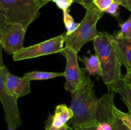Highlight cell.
<instances>
[{
  "mask_svg": "<svg viewBox=\"0 0 131 130\" xmlns=\"http://www.w3.org/2000/svg\"><path fill=\"white\" fill-rule=\"evenodd\" d=\"M93 87L90 77L86 75L81 85L71 93L70 108L74 115L69 122L74 127L95 126L98 122L101 98L95 96Z\"/></svg>",
  "mask_w": 131,
  "mask_h": 130,
  "instance_id": "cell-1",
  "label": "cell"
},
{
  "mask_svg": "<svg viewBox=\"0 0 131 130\" xmlns=\"http://www.w3.org/2000/svg\"><path fill=\"white\" fill-rule=\"evenodd\" d=\"M96 54L101 64L102 80L107 85L108 92L122 80V63L113 47L112 34L107 32H99L93 40Z\"/></svg>",
  "mask_w": 131,
  "mask_h": 130,
  "instance_id": "cell-2",
  "label": "cell"
},
{
  "mask_svg": "<svg viewBox=\"0 0 131 130\" xmlns=\"http://www.w3.org/2000/svg\"><path fill=\"white\" fill-rule=\"evenodd\" d=\"M86 10L85 15L78 29L70 34L64 33L66 47L72 48L77 53L85 43L93 41L99 35L97 24L104 14L93 3L87 6Z\"/></svg>",
  "mask_w": 131,
  "mask_h": 130,
  "instance_id": "cell-3",
  "label": "cell"
},
{
  "mask_svg": "<svg viewBox=\"0 0 131 130\" xmlns=\"http://www.w3.org/2000/svg\"><path fill=\"white\" fill-rule=\"evenodd\" d=\"M42 6L35 0H0V8L5 12L9 24H20L28 29L40 15Z\"/></svg>",
  "mask_w": 131,
  "mask_h": 130,
  "instance_id": "cell-4",
  "label": "cell"
},
{
  "mask_svg": "<svg viewBox=\"0 0 131 130\" xmlns=\"http://www.w3.org/2000/svg\"><path fill=\"white\" fill-rule=\"evenodd\" d=\"M6 67L0 68V101L5 111V117L9 129L16 130L22 124L17 106V98L12 95L6 86V77L8 73Z\"/></svg>",
  "mask_w": 131,
  "mask_h": 130,
  "instance_id": "cell-5",
  "label": "cell"
},
{
  "mask_svg": "<svg viewBox=\"0 0 131 130\" xmlns=\"http://www.w3.org/2000/svg\"><path fill=\"white\" fill-rule=\"evenodd\" d=\"M65 43V34H60L38 44L24 47L13 55L15 61L35 58L61 52Z\"/></svg>",
  "mask_w": 131,
  "mask_h": 130,
  "instance_id": "cell-6",
  "label": "cell"
},
{
  "mask_svg": "<svg viewBox=\"0 0 131 130\" xmlns=\"http://www.w3.org/2000/svg\"><path fill=\"white\" fill-rule=\"evenodd\" d=\"M66 59V68L64 76L66 82L65 89L73 93L82 84L86 75L79 68L78 60V53L70 47H65L60 52Z\"/></svg>",
  "mask_w": 131,
  "mask_h": 130,
  "instance_id": "cell-7",
  "label": "cell"
},
{
  "mask_svg": "<svg viewBox=\"0 0 131 130\" xmlns=\"http://www.w3.org/2000/svg\"><path fill=\"white\" fill-rule=\"evenodd\" d=\"M27 29L20 24H9L1 33L0 42L3 48L14 55L24 48V40Z\"/></svg>",
  "mask_w": 131,
  "mask_h": 130,
  "instance_id": "cell-8",
  "label": "cell"
},
{
  "mask_svg": "<svg viewBox=\"0 0 131 130\" xmlns=\"http://www.w3.org/2000/svg\"><path fill=\"white\" fill-rule=\"evenodd\" d=\"M112 42L122 64L125 66L128 71L131 69V39L120 36L115 32L112 34Z\"/></svg>",
  "mask_w": 131,
  "mask_h": 130,
  "instance_id": "cell-9",
  "label": "cell"
},
{
  "mask_svg": "<svg viewBox=\"0 0 131 130\" xmlns=\"http://www.w3.org/2000/svg\"><path fill=\"white\" fill-rule=\"evenodd\" d=\"M5 84L9 92L17 99L30 93V82L23 76L19 77L8 72Z\"/></svg>",
  "mask_w": 131,
  "mask_h": 130,
  "instance_id": "cell-10",
  "label": "cell"
},
{
  "mask_svg": "<svg viewBox=\"0 0 131 130\" xmlns=\"http://www.w3.org/2000/svg\"><path fill=\"white\" fill-rule=\"evenodd\" d=\"M73 112L66 105L60 104L56 106L54 113L49 117L46 130H55L67 124V122L73 117Z\"/></svg>",
  "mask_w": 131,
  "mask_h": 130,
  "instance_id": "cell-11",
  "label": "cell"
},
{
  "mask_svg": "<svg viewBox=\"0 0 131 130\" xmlns=\"http://www.w3.org/2000/svg\"><path fill=\"white\" fill-rule=\"evenodd\" d=\"M111 92L118 93L121 96L123 101L129 109V112L131 113V85L125 84L122 79L111 88L109 93Z\"/></svg>",
  "mask_w": 131,
  "mask_h": 130,
  "instance_id": "cell-12",
  "label": "cell"
},
{
  "mask_svg": "<svg viewBox=\"0 0 131 130\" xmlns=\"http://www.w3.org/2000/svg\"><path fill=\"white\" fill-rule=\"evenodd\" d=\"M82 62L85 66L86 70L90 75H99L102 76L101 64L97 54L92 55L89 57H83L81 59Z\"/></svg>",
  "mask_w": 131,
  "mask_h": 130,
  "instance_id": "cell-13",
  "label": "cell"
},
{
  "mask_svg": "<svg viewBox=\"0 0 131 130\" xmlns=\"http://www.w3.org/2000/svg\"><path fill=\"white\" fill-rule=\"evenodd\" d=\"M62 76H64V72H48V71H33L25 73L23 77L30 82L32 80H49V79Z\"/></svg>",
  "mask_w": 131,
  "mask_h": 130,
  "instance_id": "cell-14",
  "label": "cell"
},
{
  "mask_svg": "<svg viewBox=\"0 0 131 130\" xmlns=\"http://www.w3.org/2000/svg\"><path fill=\"white\" fill-rule=\"evenodd\" d=\"M63 22L67 29V32L65 33L66 34H70L78 29L80 23H75L73 17L69 14L68 11H63Z\"/></svg>",
  "mask_w": 131,
  "mask_h": 130,
  "instance_id": "cell-15",
  "label": "cell"
},
{
  "mask_svg": "<svg viewBox=\"0 0 131 130\" xmlns=\"http://www.w3.org/2000/svg\"><path fill=\"white\" fill-rule=\"evenodd\" d=\"M113 109L112 114L110 116L108 120V122H110L111 125L112 130H130L122 121L121 119L115 114Z\"/></svg>",
  "mask_w": 131,
  "mask_h": 130,
  "instance_id": "cell-16",
  "label": "cell"
},
{
  "mask_svg": "<svg viewBox=\"0 0 131 130\" xmlns=\"http://www.w3.org/2000/svg\"><path fill=\"white\" fill-rule=\"evenodd\" d=\"M120 30L117 31L118 34L131 39V14L129 19L124 22L120 24Z\"/></svg>",
  "mask_w": 131,
  "mask_h": 130,
  "instance_id": "cell-17",
  "label": "cell"
},
{
  "mask_svg": "<svg viewBox=\"0 0 131 130\" xmlns=\"http://www.w3.org/2000/svg\"><path fill=\"white\" fill-rule=\"evenodd\" d=\"M113 112L115 115L120 117L122 121L124 122L125 125L131 130V113H124L118 109L115 105L113 107Z\"/></svg>",
  "mask_w": 131,
  "mask_h": 130,
  "instance_id": "cell-18",
  "label": "cell"
},
{
  "mask_svg": "<svg viewBox=\"0 0 131 130\" xmlns=\"http://www.w3.org/2000/svg\"><path fill=\"white\" fill-rule=\"evenodd\" d=\"M114 2L115 0H93V4L104 12Z\"/></svg>",
  "mask_w": 131,
  "mask_h": 130,
  "instance_id": "cell-19",
  "label": "cell"
},
{
  "mask_svg": "<svg viewBox=\"0 0 131 130\" xmlns=\"http://www.w3.org/2000/svg\"><path fill=\"white\" fill-rule=\"evenodd\" d=\"M52 1L63 11H68V9L74 3V0H52Z\"/></svg>",
  "mask_w": 131,
  "mask_h": 130,
  "instance_id": "cell-20",
  "label": "cell"
},
{
  "mask_svg": "<svg viewBox=\"0 0 131 130\" xmlns=\"http://www.w3.org/2000/svg\"><path fill=\"white\" fill-rule=\"evenodd\" d=\"M104 12H107V14H110L113 17H118L120 14V4L115 1L110 7L107 8Z\"/></svg>",
  "mask_w": 131,
  "mask_h": 130,
  "instance_id": "cell-21",
  "label": "cell"
},
{
  "mask_svg": "<svg viewBox=\"0 0 131 130\" xmlns=\"http://www.w3.org/2000/svg\"><path fill=\"white\" fill-rule=\"evenodd\" d=\"M8 24V23L6 14L2 9L0 8V31H2Z\"/></svg>",
  "mask_w": 131,
  "mask_h": 130,
  "instance_id": "cell-22",
  "label": "cell"
},
{
  "mask_svg": "<svg viewBox=\"0 0 131 130\" xmlns=\"http://www.w3.org/2000/svg\"><path fill=\"white\" fill-rule=\"evenodd\" d=\"M95 126L96 130H112L111 124L107 122H97Z\"/></svg>",
  "mask_w": 131,
  "mask_h": 130,
  "instance_id": "cell-23",
  "label": "cell"
},
{
  "mask_svg": "<svg viewBox=\"0 0 131 130\" xmlns=\"http://www.w3.org/2000/svg\"><path fill=\"white\" fill-rule=\"evenodd\" d=\"M115 1L127 9L131 13V0H115Z\"/></svg>",
  "mask_w": 131,
  "mask_h": 130,
  "instance_id": "cell-24",
  "label": "cell"
},
{
  "mask_svg": "<svg viewBox=\"0 0 131 130\" xmlns=\"http://www.w3.org/2000/svg\"><path fill=\"white\" fill-rule=\"evenodd\" d=\"M74 2L80 4L86 8L87 6L93 3V0H74Z\"/></svg>",
  "mask_w": 131,
  "mask_h": 130,
  "instance_id": "cell-25",
  "label": "cell"
},
{
  "mask_svg": "<svg viewBox=\"0 0 131 130\" xmlns=\"http://www.w3.org/2000/svg\"><path fill=\"white\" fill-rule=\"evenodd\" d=\"M123 80L125 84L131 85V69L127 71L125 76H123Z\"/></svg>",
  "mask_w": 131,
  "mask_h": 130,
  "instance_id": "cell-26",
  "label": "cell"
},
{
  "mask_svg": "<svg viewBox=\"0 0 131 130\" xmlns=\"http://www.w3.org/2000/svg\"><path fill=\"white\" fill-rule=\"evenodd\" d=\"M74 128H75V130H96L95 126H83V127H74Z\"/></svg>",
  "mask_w": 131,
  "mask_h": 130,
  "instance_id": "cell-27",
  "label": "cell"
},
{
  "mask_svg": "<svg viewBox=\"0 0 131 130\" xmlns=\"http://www.w3.org/2000/svg\"><path fill=\"white\" fill-rule=\"evenodd\" d=\"M2 49H3V48L2 45H1V42H0V68L5 67V64H4V63H3V61Z\"/></svg>",
  "mask_w": 131,
  "mask_h": 130,
  "instance_id": "cell-28",
  "label": "cell"
},
{
  "mask_svg": "<svg viewBox=\"0 0 131 130\" xmlns=\"http://www.w3.org/2000/svg\"><path fill=\"white\" fill-rule=\"evenodd\" d=\"M35 1H36L39 5H40L42 6H44L45 5L48 3L49 2H50V1H52V0H35Z\"/></svg>",
  "mask_w": 131,
  "mask_h": 130,
  "instance_id": "cell-29",
  "label": "cell"
},
{
  "mask_svg": "<svg viewBox=\"0 0 131 130\" xmlns=\"http://www.w3.org/2000/svg\"><path fill=\"white\" fill-rule=\"evenodd\" d=\"M55 130H73V129L72 127H69L67 124H65V126H62L60 128L57 129H55Z\"/></svg>",
  "mask_w": 131,
  "mask_h": 130,
  "instance_id": "cell-30",
  "label": "cell"
},
{
  "mask_svg": "<svg viewBox=\"0 0 131 130\" xmlns=\"http://www.w3.org/2000/svg\"><path fill=\"white\" fill-rule=\"evenodd\" d=\"M1 33H2V31H0V40H1Z\"/></svg>",
  "mask_w": 131,
  "mask_h": 130,
  "instance_id": "cell-31",
  "label": "cell"
},
{
  "mask_svg": "<svg viewBox=\"0 0 131 130\" xmlns=\"http://www.w3.org/2000/svg\"><path fill=\"white\" fill-rule=\"evenodd\" d=\"M8 130H15V129H8Z\"/></svg>",
  "mask_w": 131,
  "mask_h": 130,
  "instance_id": "cell-32",
  "label": "cell"
}]
</instances>
